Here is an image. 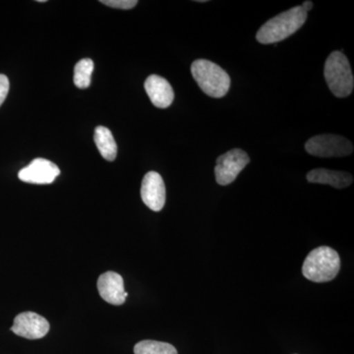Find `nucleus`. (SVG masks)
Returning <instances> with one entry per match:
<instances>
[{
	"mask_svg": "<svg viewBox=\"0 0 354 354\" xmlns=\"http://www.w3.org/2000/svg\"><path fill=\"white\" fill-rule=\"evenodd\" d=\"M341 270V258L335 249L321 246L314 249L307 256L302 272L314 283H328L333 281Z\"/></svg>",
	"mask_w": 354,
	"mask_h": 354,
	"instance_id": "f03ea898",
	"label": "nucleus"
},
{
	"mask_svg": "<svg viewBox=\"0 0 354 354\" xmlns=\"http://www.w3.org/2000/svg\"><path fill=\"white\" fill-rule=\"evenodd\" d=\"M101 3L113 8L127 10V9L134 8L138 4V1L137 0H101Z\"/></svg>",
	"mask_w": 354,
	"mask_h": 354,
	"instance_id": "dca6fc26",
	"label": "nucleus"
},
{
	"mask_svg": "<svg viewBox=\"0 0 354 354\" xmlns=\"http://www.w3.org/2000/svg\"><path fill=\"white\" fill-rule=\"evenodd\" d=\"M302 7V9L305 11V12H308V11L311 10L312 8H313V2L312 1H304V3H302V6H300Z\"/></svg>",
	"mask_w": 354,
	"mask_h": 354,
	"instance_id": "a211bd4d",
	"label": "nucleus"
},
{
	"mask_svg": "<svg viewBox=\"0 0 354 354\" xmlns=\"http://www.w3.org/2000/svg\"><path fill=\"white\" fill-rule=\"evenodd\" d=\"M97 290L102 299L109 304L122 305L128 297L124 288V281L115 272H106L100 277Z\"/></svg>",
	"mask_w": 354,
	"mask_h": 354,
	"instance_id": "9d476101",
	"label": "nucleus"
},
{
	"mask_svg": "<svg viewBox=\"0 0 354 354\" xmlns=\"http://www.w3.org/2000/svg\"><path fill=\"white\" fill-rule=\"evenodd\" d=\"M165 185L160 174L150 171L144 176L141 186V198L144 204L153 212L162 211L165 204Z\"/></svg>",
	"mask_w": 354,
	"mask_h": 354,
	"instance_id": "1a4fd4ad",
	"label": "nucleus"
},
{
	"mask_svg": "<svg viewBox=\"0 0 354 354\" xmlns=\"http://www.w3.org/2000/svg\"><path fill=\"white\" fill-rule=\"evenodd\" d=\"M9 87H10V84H9L8 78L3 74H0V106L6 101Z\"/></svg>",
	"mask_w": 354,
	"mask_h": 354,
	"instance_id": "f3484780",
	"label": "nucleus"
},
{
	"mask_svg": "<svg viewBox=\"0 0 354 354\" xmlns=\"http://www.w3.org/2000/svg\"><path fill=\"white\" fill-rule=\"evenodd\" d=\"M306 19L307 13L301 6L293 7L266 22L256 35V39L263 44L279 43L298 31Z\"/></svg>",
	"mask_w": 354,
	"mask_h": 354,
	"instance_id": "f257e3e1",
	"label": "nucleus"
},
{
	"mask_svg": "<svg viewBox=\"0 0 354 354\" xmlns=\"http://www.w3.org/2000/svg\"><path fill=\"white\" fill-rule=\"evenodd\" d=\"M326 82L337 97H346L353 93L354 78L348 57L341 51H334L326 60L324 69Z\"/></svg>",
	"mask_w": 354,
	"mask_h": 354,
	"instance_id": "20e7f679",
	"label": "nucleus"
},
{
	"mask_svg": "<svg viewBox=\"0 0 354 354\" xmlns=\"http://www.w3.org/2000/svg\"><path fill=\"white\" fill-rule=\"evenodd\" d=\"M145 90L156 108H169L174 102V88L162 77L149 76L145 82Z\"/></svg>",
	"mask_w": 354,
	"mask_h": 354,
	"instance_id": "9b49d317",
	"label": "nucleus"
},
{
	"mask_svg": "<svg viewBox=\"0 0 354 354\" xmlns=\"http://www.w3.org/2000/svg\"><path fill=\"white\" fill-rule=\"evenodd\" d=\"M191 73L205 94L209 97H225L230 87V78L227 72L214 62L197 59L191 65Z\"/></svg>",
	"mask_w": 354,
	"mask_h": 354,
	"instance_id": "7ed1b4c3",
	"label": "nucleus"
},
{
	"mask_svg": "<svg viewBox=\"0 0 354 354\" xmlns=\"http://www.w3.org/2000/svg\"><path fill=\"white\" fill-rule=\"evenodd\" d=\"M135 354H178L176 348L167 342L142 341L134 346Z\"/></svg>",
	"mask_w": 354,
	"mask_h": 354,
	"instance_id": "2eb2a0df",
	"label": "nucleus"
},
{
	"mask_svg": "<svg viewBox=\"0 0 354 354\" xmlns=\"http://www.w3.org/2000/svg\"><path fill=\"white\" fill-rule=\"evenodd\" d=\"M310 155L319 158H341L351 155L353 146L346 137L335 134L317 135L305 144Z\"/></svg>",
	"mask_w": 354,
	"mask_h": 354,
	"instance_id": "39448f33",
	"label": "nucleus"
},
{
	"mask_svg": "<svg viewBox=\"0 0 354 354\" xmlns=\"http://www.w3.org/2000/svg\"><path fill=\"white\" fill-rule=\"evenodd\" d=\"M60 169L57 165L46 158H35L29 165L21 169L18 177L20 180L32 184H50L59 176Z\"/></svg>",
	"mask_w": 354,
	"mask_h": 354,
	"instance_id": "6e6552de",
	"label": "nucleus"
},
{
	"mask_svg": "<svg viewBox=\"0 0 354 354\" xmlns=\"http://www.w3.org/2000/svg\"><path fill=\"white\" fill-rule=\"evenodd\" d=\"M94 140L102 157L109 162H113L118 155V145L111 130L104 127H97L95 130Z\"/></svg>",
	"mask_w": 354,
	"mask_h": 354,
	"instance_id": "ddd939ff",
	"label": "nucleus"
},
{
	"mask_svg": "<svg viewBox=\"0 0 354 354\" xmlns=\"http://www.w3.org/2000/svg\"><path fill=\"white\" fill-rule=\"evenodd\" d=\"M94 71V62L90 58H84L75 65L74 84L77 88H87L91 84V77Z\"/></svg>",
	"mask_w": 354,
	"mask_h": 354,
	"instance_id": "4468645a",
	"label": "nucleus"
},
{
	"mask_svg": "<svg viewBox=\"0 0 354 354\" xmlns=\"http://www.w3.org/2000/svg\"><path fill=\"white\" fill-rule=\"evenodd\" d=\"M310 183L328 184L332 187L342 189L353 183V176L346 171H330L327 169H316L307 174Z\"/></svg>",
	"mask_w": 354,
	"mask_h": 354,
	"instance_id": "f8f14e48",
	"label": "nucleus"
},
{
	"mask_svg": "<svg viewBox=\"0 0 354 354\" xmlns=\"http://www.w3.org/2000/svg\"><path fill=\"white\" fill-rule=\"evenodd\" d=\"M249 162L248 153L241 149H234L220 156L215 167L216 183L223 186L234 183Z\"/></svg>",
	"mask_w": 354,
	"mask_h": 354,
	"instance_id": "423d86ee",
	"label": "nucleus"
},
{
	"mask_svg": "<svg viewBox=\"0 0 354 354\" xmlns=\"http://www.w3.org/2000/svg\"><path fill=\"white\" fill-rule=\"evenodd\" d=\"M50 328V323L44 317L35 312H23L14 319L11 330L25 339H39L48 334Z\"/></svg>",
	"mask_w": 354,
	"mask_h": 354,
	"instance_id": "0eeeda50",
	"label": "nucleus"
}]
</instances>
